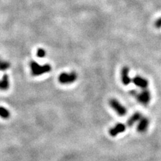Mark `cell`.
Masks as SVG:
<instances>
[{"instance_id": "30bf717a", "label": "cell", "mask_w": 161, "mask_h": 161, "mask_svg": "<svg viewBox=\"0 0 161 161\" xmlns=\"http://www.w3.org/2000/svg\"><path fill=\"white\" fill-rule=\"evenodd\" d=\"M0 116L3 119H8L10 116V113L6 108L0 107Z\"/></svg>"}, {"instance_id": "4fadbf2b", "label": "cell", "mask_w": 161, "mask_h": 161, "mask_svg": "<svg viewBox=\"0 0 161 161\" xmlns=\"http://www.w3.org/2000/svg\"><path fill=\"white\" fill-rule=\"evenodd\" d=\"M154 26L155 28H157L158 29L161 28V18L156 20V22H154Z\"/></svg>"}, {"instance_id": "9c48e42d", "label": "cell", "mask_w": 161, "mask_h": 161, "mask_svg": "<svg viewBox=\"0 0 161 161\" xmlns=\"http://www.w3.org/2000/svg\"><path fill=\"white\" fill-rule=\"evenodd\" d=\"M141 118H142V115H141V114L139 112H136L128 120L127 124L128 126H132L136 122H138V121L140 120Z\"/></svg>"}, {"instance_id": "6da1fadb", "label": "cell", "mask_w": 161, "mask_h": 161, "mask_svg": "<svg viewBox=\"0 0 161 161\" xmlns=\"http://www.w3.org/2000/svg\"><path fill=\"white\" fill-rule=\"evenodd\" d=\"M30 69L33 76H40L42 74L49 73L51 70V66L49 64H45L43 66L40 65L35 61L30 63Z\"/></svg>"}, {"instance_id": "5bb4252c", "label": "cell", "mask_w": 161, "mask_h": 161, "mask_svg": "<svg viewBox=\"0 0 161 161\" xmlns=\"http://www.w3.org/2000/svg\"><path fill=\"white\" fill-rule=\"evenodd\" d=\"M130 93L131 95H137V94H136V91H135V90L130 91Z\"/></svg>"}, {"instance_id": "ba28073f", "label": "cell", "mask_w": 161, "mask_h": 161, "mask_svg": "<svg viewBox=\"0 0 161 161\" xmlns=\"http://www.w3.org/2000/svg\"><path fill=\"white\" fill-rule=\"evenodd\" d=\"M149 125V120L147 118H142L140 119V122L138 125L137 130L139 132H144L147 130Z\"/></svg>"}, {"instance_id": "3957f363", "label": "cell", "mask_w": 161, "mask_h": 161, "mask_svg": "<svg viewBox=\"0 0 161 161\" xmlns=\"http://www.w3.org/2000/svg\"><path fill=\"white\" fill-rule=\"evenodd\" d=\"M109 105L116 113L120 115V116H124L127 113V110L121 104L118 100L115 99H112L109 101Z\"/></svg>"}, {"instance_id": "8fae6325", "label": "cell", "mask_w": 161, "mask_h": 161, "mask_svg": "<svg viewBox=\"0 0 161 161\" xmlns=\"http://www.w3.org/2000/svg\"><path fill=\"white\" fill-rule=\"evenodd\" d=\"M9 67V64L7 62H3L0 60V70H6Z\"/></svg>"}, {"instance_id": "7c38bea8", "label": "cell", "mask_w": 161, "mask_h": 161, "mask_svg": "<svg viewBox=\"0 0 161 161\" xmlns=\"http://www.w3.org/2000/svg\"><path fill=\"white\" fill-rule=\"evenodd\" d=\"M45 55H46V51L42 48H39L37 50V56L40 58L44 57Z\"/></svg>"}, {"instance_id": "7a4b0ae2", "label": "cell", "mask_w": 161, "mask_h": 161, "mask_svg": "<svg viewBox=\"0 0 161 161\" xmlns=\"http://www.w3.org/2000/svg\"><path fill=\"white\" fill-rule=\"evenodd\" d=\"M77 79V75L76 73L71 72L70 73H63L59 75L58 81L61 84H70L74 83Z\"/></svg>"}, {"instance_id": "5b68a950", "label": "cell", "mask_w": 161, "mask_h": 161, "mask_svg": "<svg viewBox=\"0 0 161 161\" xmlns=\"http://www.w3.org/2000/svg\"><path fill=\"white\" fill-rule=\"evenodd\" d=\"M125 130V125L124 124L118 123L115 125L114 128H111L109 131V132L111 136L115 137L117 136L119 134L124 132Z\"/></svg>"}, {"instance_id": "8992f818", "label": "cell", "mask_w": 161, "mask_h": 161, "mask_svg": "<svg viewBox=\"0 0 161 161\" xmlns=\"http://www.w3.org/2000/svg\"><path fill=\"white\" fill-rule=\"evenodd\" d=\"M132 82L135 85H136L137 87L142 88V89H147L148 86V81L147 79H146L140 76H136L135 77L132 79Z\"/></svg>"}, {"instance_id": "277c9868", "label": "cell", "mask_w": 161, "mask_h": 161, "mask_svg": "<svg viewBox=\"0 0 161 161\" xmlns=\"http://www.w3.org/2000/svg\"><path fill=\"white\" fill-rule=\"evenodd\" d=\"M136 98L139 103H142L144 105H147L151 99L150 92L148 90L145 89L140 93L136 95Z\"/></svg>"}, {"instance_id": "52a82bcc", "label": "cell", "mask_w": 161, "mask_h": 161, "mask_svg": "<svg viewBox=\"0 0 161 161\" xmlns=\"http://www.w3.org/2000/svg\"><path fill=\"white\" fill-rule=\"evenodd\" d=\"M129 72L130 69L128 67H124L122 69V72H121V78H122V81L124 85H129L132 80H131L129 76Z\"/></svg>"}]
</instances>
